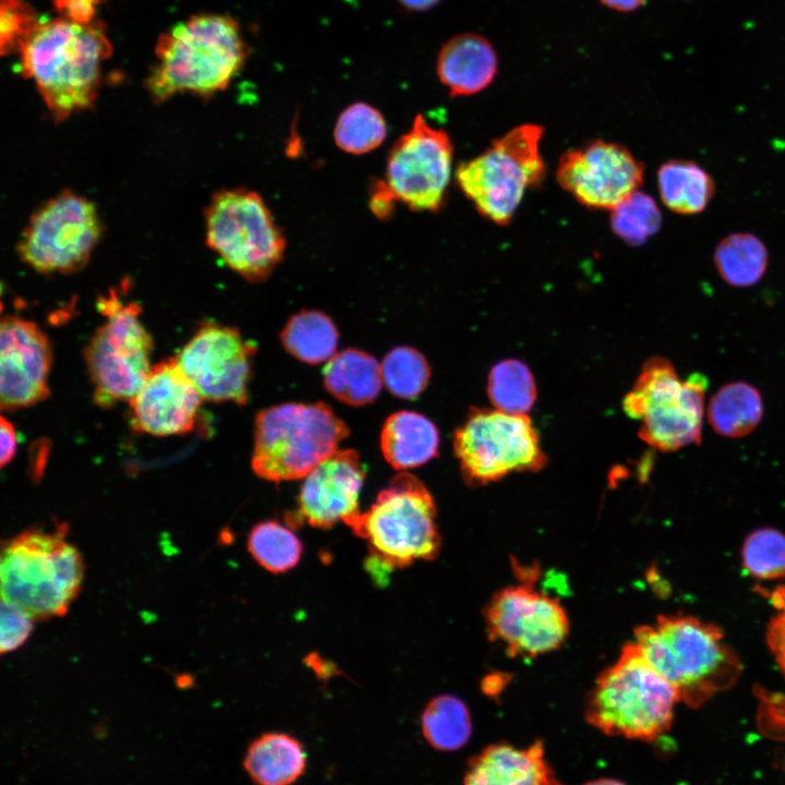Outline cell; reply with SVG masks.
<instances>
[{"label": "cell", "mask_w": 785, "mask_h": 785, "mask_svg": "<svg viewBox=\"0 0 785 785\" xmlns=\"http://www.w3.org/2000/svg\"><path fill=\"white\" fill-rule=\"evenodd\" d=\"M323 375L326 389L336 399L355 407L373 402L383 383L381 365L358 349L336 353L327 361Z\"/></svg>", "instance_id": "cell-25"}, {"label": "cell", "mask_w": 785, "mask_h": 785, "mask_svg": "<svg viewBox=\"0 0 785 785\" xmlns=\"http://www.w3.org/2000/svg\"><path fill=\"white\" fill-rule=\"evenodd\" d=\"M635 642L689 706H700L729 688L741 673L722 630L692 616H661L655 624L637 628Z\"/></svg>", "instance_id": "cell-3"}, {"label": "cell", "mask_w": 785, "mask_h": 785, "mask_svg": "<svg viewBox=\"0 0 785 785\" xmlns=\"http://www.w3.org/2000/svg\"><path fill=\"white\" fill-rule=\"evenodd\" d=\"M439 434L435 424L414 411L389 415L381 434V448L386 461L396 470L426 463L438 451Z\"/></svg>", "instance_id": "cell-24"}, {"label": "cell", "mask_w": 785, "mask_h": 785, "mask_svg": "<svg viewBox=\"0 0 785 785\" xmlns=\"http://www.w3.org/2000/svg\"><path fill=\"white\" fill-rule=\"evenodd\" d=\"M203 401L177 359L162 360L130 400L131 427L154 436L185 434L194 427Z\"/></svg>", "instance_id": "cell-20"}, {"label": "cell", "mask_w": 785, "mask_h": 785, "mask_svg": "<svg viewBox=\"0 0 785 785\" xmlns=\"http://www.w3.org/2000/svg\"><path fill=\"white\" fill-rule=\"evenodd\" d=\"M498 59L491 41L482 35L463 33L440 48L436 73L451 96H470L485 89L495 78Z\"/></svg>", "instance_id": "cell-22"}, {"label": "cell", "mask_w": 785, "mask_h": 785, "mask_svg": "<svg viewBox=\"0 0 785 785\" xmlns=\"http://www.w3.org/2000/svg\"><path fill=\"white\" fill-rule=\"evenodd\" d=\"M51 346L38 326L15 315L0 325V404L3 411L33 406L49 394Z\"/></svg>", "instance_id": "cell-18"}, {"label": "cell", "mask_w": 785, "mask_h": 785, "mask_svg": "<svg viewBox=\"0 0 785 785\" xmlns=\"http://www.w3.org/2000/svg\"><path fill=\"white\" fill-rule=\"evenodd\" d=\"M204 218L206 244L242 278L263 281L282 261L285 234L258 193L244 188L218 191Z\"/></svg>", "instance_id": "cell-9"}, {"label": "cell", "mask_w": 785, "mask_h": 785, "mask_svg": "<svg viewBox=\"0 0 785 785\" xmlns=\"http://www.w3.org/2000/svg\"><path fill=\"white\" fill-rule=\"evenodd\" d=\"M35 10L24 0H1L0 46L2 55L17 50L20 43L38 22Z\"/></svg>", "instance_id": "cell-37"}, {"label": "cell", "mask_w": 785, "mask_h": 785, "mask_svg": "<svg viewBox=\"0 0 785 785\" xmlns=\"http://www.w3.org/2000/svg\"><path fill=\"white\" fill-rule=\"evenodd\" d=\"M583 785H626V784L618 780H615V778L601 777V778L592 780Z\"/></svg>", "instance_id": "cell-45"}, {"label": "cell", "mask_w": 785, "mask_h": 785, "mask_svg": "<svg viewBox=\"0 0 785 785\" xmlns=\"http://www.w3.org/2000/svg\"><path fill=\"white\" fill-rule=\"evenodd\" d=\"M100 0H53L56 10L69 21L78 24L92 23Z\"/></svg>", "instance_id": "cell-39"}, {"label": "cell", "mask_w": 785, "mask_h": 785, "mask_svg": "<svg viewBox=\"0 0 785 785\" xmlns=\"http://www.w3.org/2000/svg\"><path fill=\"white\" fill-rule=\"evenodd\" d=\"M742 564L747 571L760 580L785 577V535L772 528L751 532L742 545Z\"/></svg>", "instance_id": "cell-36"}, {"label": "cell", "mask_w": 785, "mask_h": 785, "mask_svg": "<svg viewBox=\"0 0 785 785\" xmlns=\"http://www.w3.org/2000/svg\"><path fill=\"white\" fill-rule=\"evenodd\" d=\"M0 462L1 467L8 464L16 452V434L14 426L4 416L0 420Z\"/></svg>", "instance_id": "cell-42"}, {"label": "cell", "mask_w": 785, "mask_h": 785, "mask_svg": "<svg viewBox=\"0 0 785 785\" xmlns=\"http://www.w3.org/2000/svg\"><path fill=\"white\" fill-rule=\"evenodd\" d=\"M714 264L722 279L729 286L750 287L765 273L768 250L754 234L733 233L717 244Z\"/></svg>", "instance_id": "cell-29"}, {"label": "cell", "mask_w": 785, "mask_h": 785, "mask_svg": "<svg viewBox=\"0 0 785 785\" xmlns=\"http://www.w3.org/2000/svg\"><path fill=\"white\" fill-rule=\"evenodd\" d=\"M485 619L491 640L512 656L535 657L556 650L569 621L560 603L529 585H510L490 601Z\"/></svg>", "instance_id": "cell-16"}, {"label": "cell", "mask_w": 785, "mask_h": 785, "mask_svg": "<svg viewBox=\"0 0 785 785\" xmlns=\"http://www.w3.org/2000/svg\"><path fill=\"white\" fill-rule=\"evenodd\" d=\"M604 7L618 11V12H631L643 4L648 0H599Z\"/></svg>", "instance_id": "cell-43"}, {"label": "cell", "mask_w": 785, "mask_h": 785, "mask_svg": "<svg viewBox=\"0 0 785 785\" xmlns=\"http://www.w3.org/2000/svg\"><path fill=\"white\" fill-rule=\"evenodd\" d=\"M421 730L430 746L440 751L462 748L472 734V721L462 700L450 695L432 699L421 716Z\"/></svg>", "instance_id": "cell-30"}, {"label": "cell", "mask_w": 785, "mask_h": 785, "mask_svg": "<svg viewBox=\"0 0 785 785\" xmlns=\"http://www.w3.org/2000/svg\"><path fill=\"white\" fill-rule=\"evenodd\" d=\"M452 157L448 134L418 114L389 150L383 180L397 202L411 210L435 213L446 201Z\"/></svg>", "instance_id": "cell-14"}, {"label": "cell", "mask_w": 785, "mask_h": 785, "mask_svg": "<svg viewBox=\"0 0 785 785\" xmlns=\"http://www.w3.org/2000/svg\"><path fill=\"white\" fill-rule=\"evenodd\" d=\"M34 618L19 605L2 600L0 652H13L25 643L34 629Z\"/></svg>", "instance_id": "cell-38"}, {"label": "cell", "mask_w": 785, "mask_h": 785, "mask_svg": "<svg viewBox=\"0 0 785 785\" xmlns=\"http://www.w3.org/2000/svg\"><path fill=\"white\" fill-rule=\"evenodd\" d=\"M462 476L484 485L512 472L538 471L546 463L539 435L527 414L473 409L454 436Z\"/></svg>", "instance_id": "cell-12"}, {"label": "cell", "mask_w": 785, "mask_h": 785, "mask_svg": "<svg viewBox=\"0 0 785 785\" xmlns=\"http://www.w3.org/2000/svg\"><path fill=\"white\" fill-rule=\"evenodd\" d=\"M20 72L33 80L56 122L92 108L101 62L112 52L98 21L78 24L64 17L39 19L20 43Z\"/></svg>", "instance_id": "cell-1"}, {"label": "cell", "mask_w": 785, "mask_h": 785, "mask_svg": "<svg viewBox=\"0 0 785 785\" xmlns=\"http://www.w3.org/2000/svg\"><path fill=\"white\" fill-rule=\"evenodd\" d=\"M766 641L785 677V605L780 607L778 613L770 620Z\"/></svg>", "instance_id": "cell-40"}, {"label": "cell", "mask_w": 785, "mask_h": 785, "mask_svg": "<svg viewBox=\"0 0 785 785\" xmlns=\"http://www.w3.org/2000/svg\"><path fill=\"white\" fill-rule=\"evenodd\" d=\"M462 785H561L542 741L527 748L492 744L469 760Z\"/></svg>", "instance_id": "cell-21"}, {"label": "cell", "mask_w": 785, "mask_h": 785, "mask_svg": "<svg viewBox=\"0 0 785 785\" xmlns=\"http://www.w3.org/2000/svg\"><path fill=\"white\" fill-rule=\"evenodd\" d=\"M662 202L674 213L695 215L703 212L714 194V181L698 164L671 159L657 171Z\"/></svg>", "instance_id": "cell-27"}, {"label": "cell", "mask_w": 785, "mask_h": 785, "mask_svg": "<svg viewBox=\"0 0 785 785\" xmlns=\"http://www.w3.org/2000/svg\"><path fill=\"white\" fill-rule=\"evenodd\" d=\"M256 346L234 327L206 322L176 358L204 400L247 401L251 362Z\"/></svg>", "instance_id": "cell-15"}, {"label": "cell", "mask_w": 785, "mask_h": 785, "mask_svg": "<svg viewBox=\"0 0 785 785\" xmlns=\"http://www.w3.org/2000/svg\"><path fill=\"white\" fill-rule=\"evenodd\" d=\"M383 383L395 396L416 398L427 386L431 369L425 357L410 347L390 350L381 364Z\"/></svg>", "instance_id": "cell-34"}, {"label": "cell", "mask_w": 785, "mask_h": 785, "mask_svg": "<svg viewBox=\"0 0 785 785\" xmlns=\"http://www.w3.org/2000/svg\"><path fill=\"white\" fill-rule=\"evenodd\" d=\"M662 213L648 194L636 191L612 209L613 231L627 244H644L661 228Z\"/></svg>", "instance_id": "cell-35"}, {"label": "cell", "mask_w": 785, "mask_h": 785, "mask_svg": "<svg viewBox=\"0 0 785 785\" xmlns=\"http://www.w3.org/2000/svg\"><path fill=\"white\" fill-rule=\"evenodd\" d=\"M348 435L347 424L324 402L263 409L254 423L252 469L271 482L305 478Z\"/></svg>", "instance_id": "cell-6"}, {"label": "cell", "mask_w": 785, "mask_h": 785, "mask_svg": "<svg viewBox=\"0 0 785 785\" xmlns=\"http://www.w3.org/2000/svg\"><path fill=\"white\" fill-rule=\"evenodd\" d=\"M432 495L413 474L401 472L379 492L375 503L345 523L367 541L373 563L392 570L437 556L440 536Z\"/></svg>", "instance_id": "cell-7"}, {"label": "cell", "mask_w": 785, "mask_h": 785, "mask_svg": "<svg viewBox=\"0 0 785 785\" xmlns=\"http://www.w3.org/2000/svg\"><path fill=\"white\" fill-rule=\"evenodd\" d=\"M302 742L282 732H268L252 740L243 768L255 785H292L306 770Z\"/></svg>", "instance_id": "cell-23"}, {"label": "cell", "mask_w": 785, "mask_h": 785, "mask_svg": "<svg viewBox=\"0 0 785 785\" xmlns=\"http://www.w3.org/2000/svg\"><path fill=\"white\" fill-rule=\"evenodd\" d=\"M708 377L692 373L685 381L673 364L661 357L649 359L623 408L640 421L639 437L661 451H675L699 444L702 436Z\"/></svg>", "instance_id": "cell-10"}, {"label": "cell", "mask_w": 785, "mask_h": 785, "mask_svg": "<svg viewBox=\"0 0 785 785\" xmlns=\"http://www.w3.org/2000/svg\"><path fill=\"white\" fill-rule=\"evenodd\" d=\"M105 316L84 350L94 386V401L110 408L131 400L143 386L152 369L153 339L140 321L141 306L123 302L114 289L97 300Z\"/></svg>", "instance_id": "cell-11"}, {"label": "cell", "mask_w": 785, "mask_h": 785, "mask_svg": "<svg viewBox=\"0 0 785 785\" xmlns=\"http://www.w3.org/2000/svg\"><path fill=\"white\" fill-rule=\"evenodd\" d=\"M542 135L538 124L518 125L457 167L459 189L483 217L508 225L526 192L541 183L545 173Z\"/></svg>", "instance_id": "cell-8"}, {"label": "cell", "mask_w": 785, "mask_h": 785, "mask_svg": "<svg viewBox=\"0 0 785 785\" xmlns=\"http://www.w3.org/2000/svg\"><path fill=\"white\" fill-rule=\"evenodd\" d=\"M67 534L68 524L59 523L53 530H25L3 544L2 600L35 620L65 615L81 590L83 557Z\"/></svg>", "instance_id": "cell-4"}, {"label": "cell", "mask_w": 785, "mask_h": 785, "mask_svg": "<svg viewBox=\"0 0 785 785\" xmlns=\"http://www.w3.org/2000/svg\"><path fill=\"white\" fill-rule=\"evenodd\" d=\"M155 56L146 87L160 104L180 93L208 97L224 90L243 68L249 47L234 19L204 13L160 35Z\"/></svg>", "instance_id": "cell-2"}, {"label": "cell", "mask_w": 785, "mask_h": 785, "mask_svg": "<svg viewBox=\"0 0 785 785\" xmlns=\"http://www.w3.org/2000/svg\"><path fill=\"white\" fill-rule=\"evenodd\" d=\"M763 412L760 391L749 383L737 381L721 386L710 398L708 421L718 435L738 438L759 425Z\"/></svg>", "instance_id": "cell-26"}, {"label": "cell", "mask_w": 785, "mask_h": 785, "mask_svg": "<svg viewBox=\"0 0 785 785\" xmlns=\"http://www.w3.org/2000/svg\"><path fill=\"white\" fill-rule=\"evenodd\" d=\"M280 340L294 358L309 364H318L329 361L336 354L338 331L326 314L304 310L289 318L281 330Z\"/></svg>", "instance_id": "cell-28"}, {"label": "cell", "mask_w": 785, "mask_h": 785, "mask_svg": "<svg viewBox=\"0 0 785 785\" xmlns=\"http://www.w3.org/2000/svg\"><path fill=\"white\" fill-rule=\"evenodd\" d=\"M252 557L268 571L278 573L292 569L300 560L302 544L298 536L277 521L254 526L247 538Z\"/></svg>", "instance_id": "cell-33"}, {"label": "cell", "mask_w": 785, "mask_h": 785, "mask_svg": "<svg viewBox=\"0 0 785 785\" xmlns=\"http://www.w3.org/2000/svg\"><path fill=\"white\" fill-rule=\"evenodd\" d=\"M556 178L582 205L612 210L638 191L643 165L623 145L597 140L565 152Z\"/></svg>", "instance_id": "cell-17"}, {"label": "cell", "mask_w": 785, "mask_h": 785, "mask_svg": "<svg viewBox=\"0 0 785 785\" xmlns=\"http://www.w3.org/2000/svg\"><path fill=\"white\" fill-rule=\"evenodd\" d=\"M333 136L341 150L363 155L382 145L387 136V123L378 109L359 101L340 112Z\"/></svg>", "instance_id": "cell-31"}, {"label": "cell", "mask_w": 785, "mask_h": 785, "mask_svg": "<svg viewBox=\"0 0 785 785\" xmlns=\"http://www.w3.org/2000/svg\"><path fill=\"white\" fill-rule=\"evenodd\" d=\"M679 701L677 689L650 665L637 643L630 642L596 679L584 715L608 736L653 741L671 728Z\"/></svg>", "instance_id": "cell-5"}, {"label": "cell", "mask_w": 785, "mask_h": 785, "mask_svg": "<svg viewBox=\"0 0 785 785\" xmlns=\"http://www.w3.org/2000/svg\"><path fill=\"white\" fill-rule=\"evenodd\" d=\"M488 397L497 410L511 414H526L536 397L532 373L518 360H504L490 372Z\"/></svg>", "instance_id": "cell-32"}, {"label": "cell", "mask_w": 785, "mask_h": 785, "mask_svg": "<svg viewBox=\"0 0 785 785\" xmlns=\"http://www.w3.org/2000/svg\"><path fill=\"white\" fill-rule=\"evenodd\" d=\"M365 472L353 449L338 450L316 466L306 476L298 497V507L286 516L292 528L307 523L328 529L346 522L359 512V496Z\"/></svg>", "instance_id": "cell-19"}, {"label": "cell", "mask_w": 785, "mask_h": 785, "mask_svg": "<svg viewBox=\"0 0 785 785\" xmlns=\"http://www.w3.org/2000/svg\"><path fill=\"white\" fill-rule=\"evenodd\" d=\"M101 234L96 205L67 190L35 210L17 242V253L36 271L72 274L87 264Z\"/></svg>", "instance_id": "cell-13"}, {"label": "cell", "mask_w": 785, "mask_h": 785, "mask_svg": "<svg viewBox=\"0 0 785 785\" xmlns=\"http://www.w3.org/2000/svg\"><path fill=\"white\" fill-rule=\"evenodd\" d=\"M439 0H399V2L409 10L421 11L431 9Z\"/></svg>", "instance_id": "cell-44"}, {"label": "cell", "mask_w": 785, "mask_h": 785, "mask_svg": "<svg viewBox=\"0 0 785 785\" xmlns=\"http://www.w3.org/2000/svg\"><path fill=\"white\" fill-rule=\"evenodd\" d=\"M397 203L383 179H376L370 186V208L376 218L385 220L391 217Z\"/></svg>", "instance_id": "cell-41"}]
</instances>
